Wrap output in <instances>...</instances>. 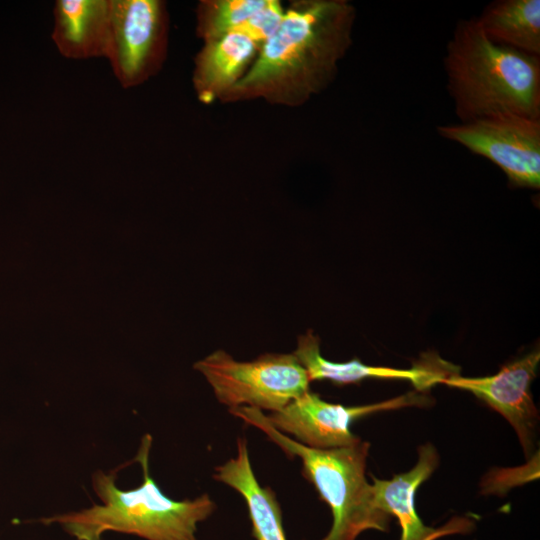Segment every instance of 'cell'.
<instances>
[{
	"label": "cell",
	"instance_id": "obj_1",
	"mask_svg": "<svg viewBox=\"0 0 540 540\" xmlns=\"http://www.w3.org/2000/svg\"><path fill=\"white\" fill-rule=\"evenodd\" d=\"M355 18V7L347 0L291 1L277 31L219 101L304 105L336 78L352 45Z\"/></svg>",
	"mask_w": 540,
	"mask_h": 540
},
{
	"label": "cell",
	"instance_id": "obj_2",
	"mask_svg": "<svg viewBox=\"0 0 540 540\" xmlns=\"http://www.w3.org/2000/svg\"><path fill=\"white\" fill-rule=\"evenodd\" d=\"M461 123L504 114L540 118V58L497 44L477 18L457 22L444 57Z\"/></svg>",
	"mask_w": 540,
	"mask_h": 540
},
{
	"label": "cell",
	"instance_id": "obj_3",
	"mask_svg": "<svg viewBox=\"0 0 540 540\" xmlns=\"http://www.w3.org/2000/svg\"><path fill=\"white\" fill-rule=\"evenodd\" d=\"M151 445V435L145 434L133 459L142 467L141 485L122 490L116 484L117 470H98L92 475V486L101 504L39 521L46 525L58 523L77 540H102L107 531L146 540H198L197 525L213 513L215 503L207 494L182 501L167 497L150 475Z\"/></svg>",
	"mask_w": 540,
	"mask_h": 540
},
{
	"label": "cell",
	"instance_id": "obj_4",
	"mask_svg": "<svg viewBox=\"0 0 540 540\" xmlns=\"http://www.w3.org/2000/svg\"><path fill=\"white\" fill-rule=\"evenodd\" d=\"M229 412L263 431L288 455L301 459L303 475L329 505L333 516L332 526L321 540H356L366 530H388L391 516L377 507L372 485L365 475L368 442L361 440L331 449L311 448L271 426L262 410L243 406Z\"/></svg>",
	"mask_w": 540,
	"mask_h": 540
},
{
	"label": "cell",
	"instance_id": "obj_5",
	"mask_svg": "<svg viewBox=\"0 0 540 540\" xmlns=\"http://www.w3.org/2000/svg\"><path fill=\"white\" fill-rule=\"evenodd\" d=\"M194 367L229 409L246 405L275 412L309 390L308 374L293 353H266L240 362L217 350Z\"/></svg>",
	"mask_w": 540,
	"mask_h": 540
},
{
	"label": "cell",
	"instance_id": "obj_6",
	"mask_svg": "<svg viewBox=\"0 0 540 540\" xmlns=\"http://www.w3.org/2000/svg\"><path fill=\"white\" fill-rule=\"evenodd\" d=\"M106 58L124 88L143 84L167 57L169 13L162 0H110Z\"/></svg>",
	"mask_w": 540,
	"mask_h": 540
},
{
	"label": "cell",
	"instance_id": "obj_7",
	"mask_svg": "<svg viewBox=\"0 0 540 540\" xmlns=\"http://www.w3.org/2000/svg\"><path fill=\"white\" fill-rule=\"evenodd\" d=\"M437 132L493 162L513 185L540 187V118L504 114L441 125Z\"/></svg>",
	"mask_w": 540,
	"mask_h": 540
},
{
	"label": "cell",
	"instance_id": "obj_8",
	"mask_svg": "<svg viewBox=\"0 0 540 540\" xmlns=\"http://www.w3.org/2000/svg\"><path fill=\"white\" fill-rule=\"evenodd\" d=\"M431 398L418 391L360 406H344L324 401L317 393L308 390L282 409L272 412L265 419L271 426L294 436L297 442L316 449L346 447L361 439L350 430L356 419L369 414L404 407H424Z\"/></svg>",
	"mask_w": 540,
	"mask_h": 540
},
{
	"label": "cell",
	"instance_id": "obj_9",
	"mask_svg": "<svg viewBox=\"0 0 540 540\" xmlns=\"http://www.w3.org/2000/svg\"><path fill=\"white\" fill-rule=\"evenodd\" d=\"M539 361L536 350L503 366L495 375L468 378L458 373L442 383L473 393L500 413L516 431L525 454L530 455L539 420L530 387Z\"/></svg>",
	"mask_w": 540,
	"mask_h": 540
},
{
	"label": "cell",
	"instance_id": "obj_10",
	"mask_svg": "<svg viewBox=\"0 0 540 540\" xmlns=\"http://www.w3.org/2000/svg\"><path fill=\"white\" fill-rule=\"evenodd\" d=\"M439 455L435 447L425 444L418 449V460L407 472L389 480L373 477L372 492L379 509L395 517L401 528L400 540H436L453 534H465L474 523L469 518H453L445 525L435 528L425 525L418 516L415 497L419 486L435 471Z\"/></svg>",
	"mask_w": 540,
	"mask_h": 540
},
{
	"label": "cell",
	"instance_id": "obj_11",
	"mask_svg": "<svg viewBox=\"0 0 540 540\" xmlns=\"http://www.w3.org/2000/svg\"><path fill=\"white\" fill-rule=\"evenodd\" d=\"M294 356L305 368L309 380H330L335 384L358 383L365 378L409 380L416 391L424 392L448 377L458 374L457 367L430 354L411 369H395L365 365L358 359L338 363L325 359L320 352L319 338L312 331L298 337Z\"/></svg>",
	"mask_w": 540,
	"mask_h": 540
},
{
	"label": "cell",
	"instance_id": "obj_12",
	"mask_svg": "<svg viewBox=\"0 0 540 540\" xmlns=\"http://www.w3.org/2000/svg\"><path fill=\"white\" fill-rule=\"evenodd\" d=\"M110 0H57L52 40L69 59L105 57L110 34Z\"/></svg>",
	"mask_w": 540,
	"mask_h": 540
},
{
	"label": "cell",
	"instance_id": "obj_13",
	"mask_svg": "<svg viewBox=\"0 0 540 540\" xmlns=\"http://www.w3.org/2000/svg\"><path fill=\"white\" fill-rule=\"evenodd\" d=\"M258 53L254 42L240 34L205 42L195 56L192 73L197 99L203 104L219 100L244 76Z\"/></svg>",
	"mask_w": 540,
	"mask_h": 540
},
{
	"label": "cell",
	"instance_id": "obj_14",
	"mask_svg": "<svg viewBox=\"0 0 540 540\" xmlns=\"http://www.w3.org/2000/svg\"><path fill=\"white\" fill-rule=\"evenodd\" d=\"M215 470V480L235 489L244 498L256 540H287L279 502L270 487H262L257 481L246 439L239 438L237 456Z\"/></svg>",
	"mask_w": 540,
	"mask_h": 540
},
{
	"label": "cell",
	"instance_id": "obj_15",
	"mask_svg": "<svg viewBox=\"0 0 540 540\" xmlns=\"http://www.w3.org/2000/svg\"><path fill=\"white\" fill-rule=\"evenodd\" d=\"M477 21L493 42L540 55V1L498 0L488 4Z\"/></svg>",
	"mask_w": 540,
	"mask_h": 540
},
{
	"label": "cell",
	"instance_id": "obj_16",
	"mask_svg": "<svg viewBox=\"0 0 540 540\" xmlns=\"http://www.w3.org/2000/svg\"><path fill=\"white\" fill-rule=\"evenodd\" d=\"M265 3L266 0H201L196 8V35L205 43L230 34Z\"/></svg>",
	"mask_w": 540,
	"mask_h": 540
},
{
	"label": "cell",
	"instance_id": "obj_17",
	"mask_svg": "<svg viewBox=\"0 0 540 540\" xmlns=\"http://www.w3.org/2000/svg\"><path fill=\"white\" fill-rule=\"evenodd\" d=\"M285 9L279 0H266L265 5L250 18L237 26L230 34L249 38L260 51L280 26Z\"/></svg>",
	"mask_w": 540,
	"mask_h": 540
}]
</instances>
